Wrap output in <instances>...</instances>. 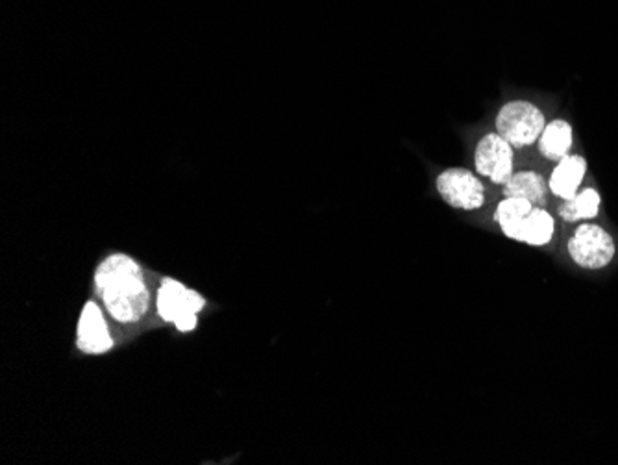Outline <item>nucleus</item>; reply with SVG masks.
Wrapping results in <instances>:
<instances>
[{
	"instance_id": "1",
	"label": "nucleus",
	"mask_w": 618,
	"mask_h": 465,
	"mask_svg": "<svg viewBox=\"0 0 618 465\" xmlns=\"http://www.w3.org/2000/svg\"><path fill=\"white\" fill-rule=\"evenodd\" d=\"M94 284L113 319L134 323L149 312L150 293L143 271L130 256H108L97 269Z\"/></svg>"
},
{
	"instance_id": "2",
	"label": "nucleus",
	"mask_w": 618,
	"mask_h": 465,
	"mask_svg": "<svg viewBox=\"0 0 618 465\" xmlns=\"http://www.w3.org/2000/svg\"><path fill=\"white\" fill-rule=\"evenodd\" d=\"M544 126L546 117L530 101L507 102L496 115V134L506 139L513 149H525L539 141Z\"/></svg>"
},
{
	"instance_id": "3",
	"label": "nucleus",
	"mask_w": 618,
	"mask_h": 465,
	"mask_svg": "<svg viewBox=\"0 0 618 465\" xmlns=\"http://www.w3.org/2000/svg\"><path fill=\"white\" fill-rule=\"evenodd\" d=\"M567 251L572 262L581 269H606L617 256V246L611 234L591 221H583L570 236Z\"/></svg>"
},
{
	"instance_id": "4",
	"label": "nucleus",
	"mask_w": 618,
	"mask_h": 465,
	"mask_svg": "<svg viewBox=\"0 0 618 465\" xmlns=\"http://www.w3.org/2000/svg\"><path fill=\"white\" fill-rule=\"evenodd\" d=\"M206 301L197 291L186 290L178 280L165 278L157 293V312L167 323H175L180 332H191L197 327V314L204 310Z\"/></svg>"
},
{
	"instance_id": "5",
	"label": "nucleus",
	"mask_w": 618,
	"mask_h": 465,
	"mask_svg": "<svg viewBox=\"0 0 618 465\" xmlns=\"http://www.w3.org/2000/svg\"><path fill=\"white\" fill-rule=\"evenodd\" d=\"M439 196L452 208L472 212L483 206L485 188L480 178L463 167H452L438 176Z\"/></svg>"
},
{
	"instance_id": "6",
	"label": "nucleus",
	"mask_w": 618,
	"mask_h": 465,
	"mask_svg": "<svg viewBox=\"0 0 618 465\" xmlns=\"http://www.w3.org/2000/svg\"><path fill=\"white\" fill-rule=\"evenodd\" d=\"M475 167L478 175L504 186L513 175V147L500 134L483 136L476 146Z\"/></svg>"
},
{
	"instance_id": "7",
	"label": "nucleus",
	"mask_w": 618,
	"mask_h": 465,
	"mask_svg": "<svg viewBox=\"0 0 618 465\" xmlns=\"http://www.w3.org/2000/svg\"><path fill=\"white\" fill-rule=\"evenodd\" d=\"M113 347L106 321L94 302H88L78 321V349L88 354H104Z\"/></svg>"
},
{
	"instance_id": "8",
	"label": "nucleus",
	"mask_w": 618,
	"mask_h": 465,
	"mask_svg": "<svg viewBox=\"0 0 618 465\" xmlns=\"http://www.w3.org/2000/svg\"><path fill=\"white\" fill-rule=\"evenodd\" d=\"M585 175H588V160L581 154H567L557 162L550 175V191L557 199L569 201L580 191Z\"/></svg>"
},
{
	"instance_id": "9",
	"label": "nucleus",
	"mask_w": 618,
	"mask_h": 465,
	"mask_svg": "<svg viewBox=\"0 0 618 465\" xmlns=\"http://www.w3.org/2000/svg\"><path fill=\"white\" fill-rule=\"evenodd\" d=\"M556 232L554 217L544 208L533 206L530 214L525 215L515 227L506 234L513 241H522L528 246H548Z\"/></svg>"
},
{
	"instance_id": "10",
	"label": "nucleus",
	"mask_w": 618,
	"mask_h": 465,
	"mask_svg": "<svg viewBox=\"0 0 618 465\" xmlns=\"http://www.w3.org/2000/svg\"><path fill=\"white\" fill-rule=\"evenodd\" d=\"M548 183L535 171H519L504 184V196L519 197L530 201L533 206L544 208L548 202Z\"/></svg>"
},
{
	"instance_id": "11",
	"label": "nucleus",
	"mask_w": 618,
	"mask_h": 465,
	"mask_svg": "<svg viewBox=\"0 0 618 465\" xmlns=\"http://www.w3.org/2000/svg\"><path fill=\"white\" fill-rule=\"evenodd\" d=\"M572 146H575V130L569 121L554 120L546 123L539 138V152L546 160L557 164L562 158L570 154Z\"/></svg>"
},
{
	"instance_id": "12",
	"label": "nucleus",
	"mask_w": 618,
	"mask_h": 465,
	"mask_svg": "<svg viewBox=\"0 0 618 465\" xmlns=\"http://www.w3.org/2000/svg\"><path fill=\"white\" fill-rule=\"evenodd\" d=\"M602 197L594 188H583L569 201L563 202L557 214L565 223H583L598 217Z\"/></svg>"
},
{
	"instance_id": "13",
	"label": "nucleus",
	"mask_w": 618,
	"mask_h": 465,
	"mask_svg": "<svg viewBox=\"0 0 618 465\" xmlns=\"http://www.w3.org/2000/svg\"><path fill=\"white\" fill-rule=\"evenodd\" d=\"M533 204L519 197H506L494 210V221L499 223L502 232L507 234L525 215L530 214Z\"/></svg>"
}]
</instances>
